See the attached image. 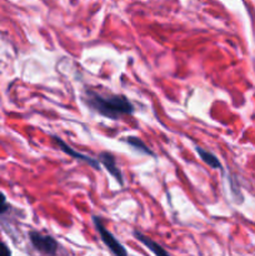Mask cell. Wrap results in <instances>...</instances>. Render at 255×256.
<instances>
[{"label": "cell", "mask_w": 255, "mask_h": 256, "mask_svg": "<svg viewBox=\"0 0 255 256\" xmlns=\"http://www.w3.org/2000/svg\"><path fill=\"white\" fill-rule=\"evenodd\" d=\"M82 99L90 109L108 119L116 120L134 112V105L124 95H102L95 90L86 89Z\"/></svg>", "instance_id": "cell-1"}, {"label": "cell", "mask_w": 255, "mask_h": 256, "mask_svg": "<svg viewBox=\"0 0 255 256\" xmlns=\"http://www.w3.org/2000/svg\"><path fill=\"white\" fill-rule=\"evenodd\" d=\"M92 222H94L95 228H96V230H98V232H99L100 238H102V242L106 245L108 249H109L112 254H114L115 256H128V252H126V250H125V248L122 246V245L120 244L116 239H115L114 235H112V232H110L109 230L104 226V225H102L100 218L92 216Z\"/></svg>", "instance_id": "cell-2"}, {"label": "cell", "mask_w": 255, "mask_h": 256, "mask_svg": "<svg viewBox=\"0 0 255 256\" xmlns=\"http://www.w3.org/2000/svg\"><path fill=\"white\" fill-rule=\"evenodd\" d=\"M29 238L32 244L34 245V248L36 250H39L40 252L45 255L54 256L56 254L58 248H59V244H58L56 240L54 239L50 235H44L40 234L38 232H30Z\"/></svg>", "instance_id": "cell-3"}, {"label": "cell", "mask_w": 255, "mask_h": 256, "mask_svg": "<svg viewBox=\"0 0 255 256\" xmlns=\"http://www.w3.org/2000/svg\"><path fill=\"white\" fill-rule=\"evenodd\" d=\"M52 142L56 144V146L59 148L60 150H62V152H65L66 155H69V156L72 158H75V159L78 160H82V162H86L88 165H90V166H92L94 169H100V162L98 159H92V158L88 156V155H84V154H80L79 152H76V150L72 149V146H69V145L66 144L65 142H62V139H60L59 136H52Z\"/></svg>", "instance_id": "cell-4"}, {"label": "cell", "mask_w": 255, "mask_h": 256, "mask_svg": "<svg viewBox=\"0 0 255 256\" xmlns=\"http://www.w3.org/2000/svg\"><path fill=\"white\" fill-rule=\"evenodd\" d=\"M99 162H102V165L105 166V169L108 170V172H110V175H112V176L115 178V180H116L118 182H119L120 185L124 184V178H122V170L118 168L116 165V160H115L114 155L110 154V152H100L99 154Z\"/></svg>", "instance_id": "cell-5"}, {"label": "cell", "mask_w": 255, "mask_h": 256, "mask_svg": "<svg viewBox=\"0 0 255 256\" xmlns=\"http://www.w3.org/2000/svg\"><path fill=\"white\" fill-rule=\"evenodd\" d=\"M134 236L136 238V239L139 240L142 244H144L145 246H146L148 249H149L155 256H170L164 249H162V246H160L159 244H158V242H152V239H149L148 236H145V235L142 234V232H134Z\"/></svg>", "instance_id": "cell-6"}, {"label": "cell", "mask_w": 255, "mask_h": 256, "mask_svg": "<svg viewBox=\"0 0 255 256\" xmlns=\"http://www.w3.org/2000/svg\"><path fill=\"white\" fill-rule=\"evenodd\" d=\"M196 152L200 156V159H202L205 164L209 165L210 168H212V169H222V164H220L219 159H218L212 152L204 150L202 148H196Z\"/></svg>", "instance_id": "cell-7"}, {"label": "cell", "mask_w": 255, "mask_h": 256, "mask_svg": "<svg viewBox=\"0 0 255 256\" xmlns=\"http://www.w3.org/2000/svg\"><path fill=\"white\" fill-rule=\"evenodd\" d=\"M122 140H124L125 142H128L130 146L134 148L135 150H138L139 152H142V154H145V155H152V156H154V152H152V150H150V148L148 146V145L145 144L142 139H139V138L128 136V138H124Z\"/></svg>", "instance_id": "cell-8"}, {"label": "cell", "mask_w": 255, "mask_h": 256, "mask_svg": "<svg viewBox=\"0 0 255 256\" xmlns=\"http://www.w3.org/2000/svg\"><path fill=\"white\" fill-rule=\"evenodd\" d=\"M8 210H9V204H8L6 202V198H5V195L0 192V214H4Z\"/></svg>", "instance_id": "cell-9"}, {"label": "cell", "mask_w": 255, "mask_h": 256, "mask_svg": "<svg viewBox=\"0 0 255 256\" xmlns=\"http://www.w3.org/2000/svg\"><path fill=\"white\" fill-rule=\"evenodd\" d=\"M0 256H12L10 249L4 244V242H0Z\"/></svg>", "instance_id": "cell-10"}]
</instances>
